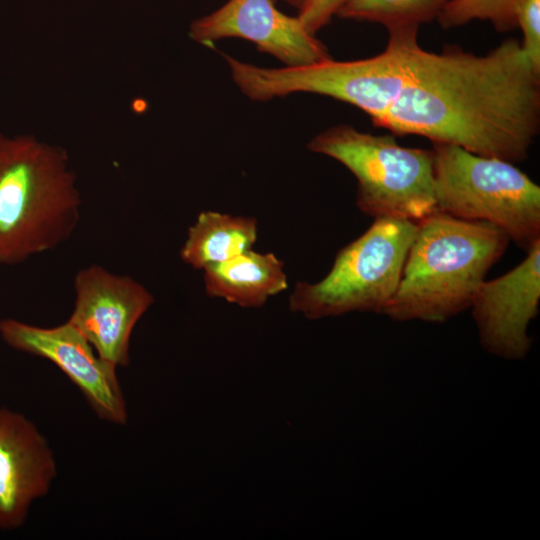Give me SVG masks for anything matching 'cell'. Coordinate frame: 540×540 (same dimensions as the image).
Segmentation results:
<instances>
[{"instance_id": "8992f818", "label": "cell", "mask_w": 540, "mask_h": 540, "mask_svg": "<svg viewBox=\"0 0 540 540\" xmlns=\"http://www.w3.org/2000/svg\"><path fill=\"white\" fill-rule=\"evenodd\" d=\"M436 210L491 223L527 251L540 240V187L514 163L433 143Z\"/></svg>"}, {"instance_id": "7a4b0ae2", "label": "cell", "mask_w": 540, "mask_h": 540, "mask_svg": "<svg viewBox=\"0 0 540 540\" xmlns=\"http://www.w3.org/2000/svg\"><path fill=\"white\" fill-rule=\"evenodd\" d=\"M509 241L491 223L432 212L417 221L398 287L381 314L440 323L465 311Z\"/></svg>"}, {"instance_id": "7c38bea8", "label": "cell", "mask_w": 540, "mask_h": 540, "mask_svg": "<svg viewBox=\"0 0 540 540\" xmlns=\"http://www.w3.org/2000/svg\"><path fill=\"white\" fill-rule=\"evenodd\" d=\"M56 475L55 455L36 424L0 408V530L20 528Z\"/></svg>"}, {"instance_id": "277c9868", "label": "cell", "mask_w": 540, "mask_h": 540, "mask_svg": "<svg viewBox=\"0 0 540 540\" xmlns=\"http://www.w3.org/2000/svg\"><path fill=\"white\" fill-rule=\"evenodd\" d=\"M418 28L415 25L389 28L385 50L360 60L330 58L304 66L265 68L228 55L224 57L234 82L251 100L267 101L297 92L314 93L363 110L377 125L411 76L421 48L417 41Z\"/></svg>"}, {"instance_id": "ba28073f", "label": "cell", "mask_w": 540, "mask_h": 540, "mask_svg": "<svg viewBox=\"0 0 540 540\" xmlns=\"http://www.w3.org/2000/svg\"><path fill=\"white\" fill-rule=\"evenodd\" d=\"M0 336L13 349L55 364L80 390L100 419L119 426L127 423V405L117 368L101 359L70 322L45 328L3 319Z\"/></svg>"}, {"instance_id": "2e32d148", "label": "cell", "mask_w": 540, "mask_h": 540, "mask_svg": "<svg viewBox=\"0 0 540 540\" xmlns=\"http://www.w3.org/2000/svg\"><path fill=\"white\" fill-rule=\"evenodd\" d=\"M521 0H451L437 17L445 28L462 26L472 20L490 21L496 30L517 27V10Z\"/></svg>"}, {"instance_id": "4fadbf2b", "label": "cell", "mask_w": 540, "mask_h": 540, "mask_svg": "<svg viewBox=\"0 0 540 540\" xmlns=\"http://www.w3.org/2000/svg\"><path fill=\"white\" fill-rule=\"evenodd\" d=\"M206 294L244 308L263 306L288 288L284 262L253 249L203 269Z\"/></svg>"}, {"instance_id": "ac0fdd59", "label": "cell", "mask_w": 540, "mask_h": 540, "mask_svg": "<svg viewBox=\"0 0 540 540\" xmlns=\"http://www.w3.org/2000/svg\"><path fill=\"white\" fill-rule=\"evenodd\" d=\"M346 0H306L299 8L298 18L305 28L315 34L324 27Z\"/></svg>"}, {"instance_id": "5b68a950", "label": "cell", "mask_w": 540, "mask_h": 540, "mask_svg": "<svg viewBox=\"0 0 540 540\" xmlns=\"http://www.w3.org/2000/svg\"><path fill=\"white\" fill-rule=\"evenodd\" d=\"M312 152L343 164L357 180L356 204L366 215L419 221L436 211L433 150L399 145L341 124L317 134Z\"/></svg>"}, {"instance_id": "e0dca14e", "label": "cell", "mask_w": 540, "mask_h": 540, "mask_svg": "<svg viewBox=\"0 0 540 540\" xmlns=\"http://www.w3.org/2000/svg\"><path fill=\"white\" fill-rule=\"evenodd\" d=\"M517 26L522 29V48L534 68L540 72V0H521Z\"/></svg>"}, {"instance_id": "9a60e30c", "label": "cell", "mask_w": 540, "mask_h": 540, "mask_svg": "<svg viewBox=\"0 0 540 540\" xmlns=\"http://www.w3.org/2000/svg\"><path fill=\"white\" fill-rule=\"evenodd\" d=\"M451 0H346L340 18L380 23L387 29L437 19Z\"/></svg>"}, {"instance_id": "9c48e42d", "label": "cell", "mask_w": 540, "mask_h": 540, "mask_svg": "<svg viewBox=\"0 0 540 540\" xmlns=\"http://www.w3.org/2000/svg\"><path fill=\"white\" fill-rule=\"evenodd\" d=\"M74 290V308L67 321L101 359L117 369L127 366L133 329L154 303L153 295L132 277L100 265L79 270Z\"/></svg>"}, {"instance_id": "52a82bcc", "label": "cell", "mask_w": 540, "mask_h": 540, "mask_svg": "<svg viewBox=\"0 0 540 540\" xmlns=\"http://www.w3.org/2000/svg\"><path fill=\"white\" fill-rule=\"evenodd\" d=\"M416 231L415 221L375 218L361 236L338 251L324 278L296 284L290 310L308 319L381 313L398 287Z\"/></svg>"}, {"instance_id": "30bf717a", "label": "cell", "mask_w": 540, "mask_h": 540, "mask_svg": "<svg viewBox=\"0 0 540 540\" xmlns=\"http://www.w3.org/2000/svg\"><path fill=\"white\" fill-rule=\"evenodd\" d=\"M526 252L516 267L485 280L470 306L482 347L509 360H520L528 354L532 345L528 326L538 314L540 240Z\"/></svg>"}, {"instance_id": "8fae6325", "label": "cell", "mask_w": 540, "mask_h": 540, "mask_svg": "<svg viewBox=\"0 0 540 540\" xmlns=\"http://www.w3.org/2000/svg\"><path fill=\"white\" fill-rule=\"evenodd\" d=\"M190 37L204 45L236 37L254 43L289 67L330 59L325 45L301 20L282 13L275 0H228L214 12L192 22Z\"/></svg>"}, {"instance_id": "d6986e66", "label": "cell", "mask_w": 540, "mask_h": 540, "mask_svg": "<svg viewBox=\"0 0 540 540\" xmlns=\"http://www.w3.org/2000/svg\"><path fill=\"white\" fill-rule=\"evenodd\" d=\"M292 5L300 8L306 0H288Z\"/></svg>"}, {"instance_id": "6da1fadb", "label": "cell", "mask_w": 540, "mask_h": 540, "mask_svg": "<svg viewBox=\"0 0 540 540\" xmlns=\"http://www.w3.org/2000/svg\"><path fill=\"white\" fill-rule=\"evenodd\" d=\"M394 134L520 162L540 129V72L516 39L485 55L419 49L399 97L377 123Z\"/></svg>"}, {"instance_id": "3957f363", "label": "cell", "mask_w": 540, "mask_h": 540, "mask_svg": "<svg viewBox=\"0 0 540 540\" xmlns=\"http://www.w3.org/2000/svg\"><path fill=\"white\" fill-rule=\"evenodd\" d=\"M80 207L63 149L0 134V264L21 263L67 241Z\"/></svg>"}, {"instance_id": "5bb4252c", "label": "cell", "mask_w": 540, "mask_h": 540, "mask_svg": "<svg viewBox=\"0 0 540 540\" xmlns=\"http://www.w3.org/2000/svg\"><path fill=\"white\" fill-rule=\"evenodd\" d=\"M257 234L253 217L203 211L188 229L180 257L194 269L203 270L251 250Z\"/></svg>"}]
</instances>
